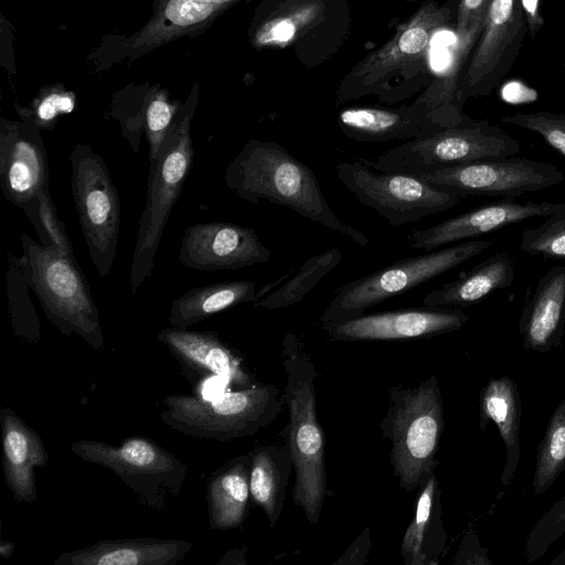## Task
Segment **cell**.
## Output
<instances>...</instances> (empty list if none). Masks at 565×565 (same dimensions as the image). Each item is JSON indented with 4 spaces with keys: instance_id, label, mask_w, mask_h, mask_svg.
I'll list each match as a JSON object with an SVG mask.
<instances>
[{
    "instance_id": "e0dca14e",
    "label": "cell",
    "mask_w": 565,
    "mask_h": 565,
    "mask_svg": "<svg viewBox=\"0 0 565 565\" xmlns=\"http://www.w3.org/2000/svg\"><path fill=\"white\" fill-rule=\"evenodd\" d=\"M157 339L179 363L193 390L204 380L218 376L236 390L255 384L239 354L223 342L216 331L166 328Z\"/></svg>"
},
{
    "instance_id": "d4e9b609",
    "label": "cell",
    "mask_w": 565,
    "mask_h": 565,
    "mask_svg": "<svg viewBox=\"0 0 565 565\" xmlns=\"http://www.w3.org/2000/svg\"><path fill=\"white\" fill-rule=\"evenodd\" d=\"M479 426L483 430L492 420L501 435L507 450V461L501 481L509 486L520 459V427L522 403L518 385L509 376L490 380L480 392Z\"/></svg>"
},
{
    "instance_id": "d590c367",
    "label": "cell",
    "mask_w": 565,
    "mask_h": 565,
    "mask_svg": "<svg viewBox=\"0 0 565 565\" xmlns=\"http://www.w3.org/2000/svg\"><path fill=\"white\" fill-rule=\"evenodd\" d=\"M521 249L531 256L565 258V209L550 216L535 228L522 233Z\"/></svg>"
},
{
    "instance_id": "ffe728a7",
    "label": "cell",
    "mask_w": 565,
    "mask_h": 565,
    "mask_svg": "<svg viewBox=\"0 0 565 565\" xmlns=\"http://www.w3.org/2000/svg\"><path fill=\"white\" fill-rule=\"evenodd\" d=\"M0 425L7 487L17 503L32 504L38 495L35 469L46 466V448L39 434L11 408H1Z\"/></svg>"
},
{
    "instance_id": "e575fe53",
    "label": "cell",
    "mask_w": 565,
    "mask_h": 565,
    "mask_svg": "<svg viewBox=\"0 0 565 565\" xmlns=\"http://www.w3.org/2000/svg\"><path fill=\"white\" fill-rule=\"evenodd\" d=\"M8 259L7 286L11 323L17 335L34 343L40 339V323L29 297V286L23 278L18 257L10 254Z\"/></svg>"
},
{
    "instance_id": "9c48e42d",
    "label": "cell",
    "mask_w": 565,
    "mask_h": 565,
    "mask_svg": "<svg viewBox=\"0 0 565 565\" xmlns=\"http://www.w3.org/2000/svg\"><path fill=\"white\" fill-rule=\"evenodd\" d=\"M81 459L113 471L149 507L162 509L179 495L188 467L170 451L143 437H130L118 445L81 439L71 444Z\"/></svg>"
},
{
    "instance_id": "cb8c5ba5",
    "label": "cell",
    "mask_w": 565,
    "mask_h": 565,
    "mask_svg": "<svg viewBox=\"0 0 565 565\" xmlns=\"http://www.w3.org/2000/svg\"><path fill=\"white\" fill-rule=\"evenodd\" d=\"M441 492L436 473L420 487L414 518L401 544L405 565H437L447 547V533L443 525Z\"/></svg>"
},
{
    "instance_id": "8d00e7d4",
    "label": "cell",
    "mask_w": 565,
    "mask_h": 565,
    "mask_svg": "<svg viewBox=\"0 0 565 565\" xmlns=\"http://www.w3.org/2000/svg\"><path fill=\"white\" fill-rule=\"evenodd\" d=\"M178 113V104L170 103L163 92H154L146 99L145 136L149 147V162L157 158Z\"/></svg>"
},
{
    "instance_id": "6da1fadb",
    "label": "cell",
    "mask_w": 565,
    "mask_h": 565,
    "mask_svg": "<svg viewBox=\"0 0 565 565\" xmlns=\"http://www.w3.org/2000/svg\"><path fill=\"white\" fill-rule=\"evenodd\" d=\"M224 179L233 193L253 204H280L360 246L370 242L333 212L315 172L276 142L249 139L228 163Z\"/></svg>"
},
{
    "instance_id": "bcb514c9",
    "label": "cell",
    "mask_w": 565,
    "mask_h": 565,
    "mask_svg": "<svg viewBox=\"0 0 565 565\" xmlns=\"http://www.w3.org/2000/svg\"><path fill=\"white\" fill-rule=\"evenodd\" d=\"M551 565H565V548L551 562Z\"/></svg>"
},
{
    "instance_id": "f6af8a7d",
    "label": "cell",
    "mask_w": 565,
    "mask_h": 565,
    "mask_svg": "<svg viewBox=\"0 0 565 565\" xmlns=\"http://www.w3.org/2000/svg\"><path fill=\"white\" fill-rule=\"evenodd\" d=\"M14 543L11 541H1L0 543V554L3 558H9L14 551Z\"/></svg>"
},
{
    "instance_id": "d6a6232c",
    "label": "cell",
    "mask_w": 565,
    "mask_h": 565,
    "mask_svg": "<svg viewBox=\"0 0 565 565\" xmlns=\"http://www.w3.org/2000/svg\"><path fill=\"white\" fill-rule=\"evenodd\" d=\"M565 470V398L555 407L537 448L534 493L543 494Z\"/></svg>"
},
{
    "instance_id": "603a6c76",
    "label": "cell",
    "mask_w": 565,
    "mask_h": 565,
    "mask_svg": "<svg viewBox=\"0 0 565 565\" xmlns=\"http://www.w3.org/2000/svg\"><path fill=\"white\" fill-rule=\"evenodd\" d=\"M565 328V267H552L524 306L519 330L526 350L547 352L561 347Z\"/></svg>"
},
{
    "instance_id": "8992f818",
    "label": "cell",
    "mask_w": 565,
    "mask_h": 565,
    "mask_svg": "<svg viewBox=\"0 0 565 565\" xmlns=\"http://www.w3.org/2000/svg\"><path fill=\"white\" fill-rule=\"evenodd\" d=\"M194 100L179 110L157 158L149 162L147 199L140 216L130 267V288L136 294L152 274L154 256L171 211L192 168L194 148L191 120Z\"/></svg>"
},
{
    "instance_id": "3957f363",
    "label": "cell",
    "mask_w": 565,
    "mask_h": 565,
    "mask_svg": "<svg viewBox=\"0 0 565 565\" xmlns=\"http://www.w3.org/2000/svg\"><path fill=\"white\" fill-rule=\"evenodd\" d=\"M444 428V405L436 375L416 387H391L380 429L391 443V466L405 491L423 487L435 473Z\"/></svg>"
},
{
    "instance_id": "ee69618b",
    "label": "cell",
    "mask_w": 565,
    "mask_h": 565,
    "mask_svg": "<svg viewBox=\"0 0 565 565\" xmlns=\"http://www.w3.org/2000/svg\"><path fill=\"white\" fill-rule=\"evenodd\" d=\"M531 39H535L545 21L542 15V0H521Z\"/></svg>"
},
{
    "instance_id": "83f0119b",
    "label": "cell",
    "mask_w": 565,
    "mask_h": 565,
    "mask_svg": "<svg viewBox=\"0 0 565 565\" xmlns=\"http://www.w3.org/2000/svg\"><path fill=\"white\" fill-rule=\"evenodd\" d=\"M250 454L236 457L217 468L207 482V512L211 530L239 527L250 500Z\"/></svg>"
},
{
    "instance_id": "7402d4cb",
    "label": "cell",
    "mask_w": 565,
    "mask_h": 565,
    "mask_svg": "<svg viewBox=\"0 0 565 565\" xmlns=\"http://www.w3.org/2000/svg\"><path fill=\"white\" fill-rule=\"evenodd\" d=\"M338 124L347 137L362 142L413 140L440 128L417 103L399 109L347 107L340 110Z\"/></svg>"
},
{
    "instance_id": "7dc6e473",
    "label": "cell",
    "mask_w": 565,
    "mask_h": 565,
    "mask_svg": "<svg viewBox=\"0 0 565 565\" xmlns=\"http://www.w3.org/2000/svg\"><path fill=\"white\" fill-rule=\"evenodd\" d=\"M407 1H408V2H414V1H416V0H407Z\"/></svg>"
},
{
    "instance_id": "f546056e",
    "label": "cell",
    "mask_w": 565,
    "mask_h": 565,
    "mask_svg": "<svg viewBox=\"0 0 565 565\" xmlns=\"http://www.w3.org/2000/svg\"><path fill=\"white\" fill-rule=\"evenodd\" d=\"M326 11L323 0H281L258 25L253 43L258 47L292 44L318 26Z\"/></svg>"
},
{
    "instance_id": "277c9868",
    "label": "cell",
    "mask_w": 565,
    "mask_h": 565,
    "mask_svg": "<svg viewBox=\"0 0 565 565\" xmlns=\"http://www.w3.org/2000/svg\"><path fill=\"white\" fill-rule=\"evenodd\" d=\"M18 262L46 318L64 335H77L96 350L104 347L98 309L74 256H66L21 235Z\"/></svg>"
},
{
    "instance_id": "f35d334b",
    "label": "cell",
    "mask_w": 565,
    "mask_h": 565,
    "mask_svg": "<svg viewBox=\"0 0 565 565\" xmlns=\"http://www.w3.org/2000/svg\"><path fill=\"white\" fill-rule=\"evenodd\" d=\"M565 534V495L556 501L531 529L525 545L529 563L541 558L551 544Z\"/></svg>"
},
{
    "instance_id": "7c38bea8",
    "label": "cell",
    "mask_w": 565,
    "mask_h": 565,
    "mask_svg": "<svg viewBox=\"0 0 565 565\" xmlns=\"http://www.w3.org/2000/svg\"><path fill=\"white\" fill-rule=\"evenodd\" d=\"M456 8L454 0L444 6L425 2L390 41L356 64L343 81L339 98L383 93L384 83L393 74L425 58L434 34L450 23Z\"/></svg>"
},
{
    "instance_id": "44dd1931",
    "label": "cell",
    "mask_w": 565,
    "mask_h": 565,
    "mask_svg": "<svg viewBox=\"0 0 565 565\" xmlns=\"http://www.w3.org/2000/svg\"><path fill=\"white\" fill-rule=\"evenodd\" d=\"M193 543L179 539L135 537L100 540L65 552L55 565H174L185 558Z\"/></svg>"
},
{
    "instance_id": "9a60e30c",
    "label": "cell",
    "mask_w": 565,
    "mask_h": 565,
    "mask_svg": "<svg viewBox=\"0 0 565 565\" xmlns=\"http://www.w3.org/2000/svg\"><path fill=\"white\" fill-rule=\"evenodd\" d=\"M270 250L255 231L227 222L199 223L182 236L179 262L195 270H228L263 264Z\"/></svg>"
},
{
    "instance_id": "f1b7e54d",
    "label": "cell",
    "mask_w": 565,
    "mask_h": 565,
    "mask_svg": "<svg viewBox=\"0 0 565 565\" xmlns=\"http://www.w3.org/2000/svg\"><path fill=\"white\" fill-rule=\"evenodd\" d=\"M256 300V284L249 280L195 287L172 301L169 322L173 328L188 329L217 312Z\"/></svg>"
},
{
    "instance_id": "4fadbf2b",
    "label": "cell",
    "mask_w": 565,
    "mask_h": 565,
    "mask_svg": "<svg viewBox=\"0 0 565 565\" xmlns=\"http://www.w3.org/2000/svg\"><path fill=\"white\" fill-rule=\"evenodd\" d=\"M527 24L521 0H492L482 31L459 78V96H488L511 71Z\"/></svg>"
},
{
    "instance_id": "d6986e66",
    "label": "cell",
    "mask_w": 565,
    "mask_h": 565,
    "mask_svg": "<svg viewBox=\"0 0 565 565\" xmlns=\"http://www.w3.org/2000/svg\"><path fill=\"white\" fill-rule=\"evenodd\" d=\"M565 209V202L499 201L459 214L425 230L409 233L407 238L413 248L426 252L466 238H476L498 228L532 217H547Z\"/></svg>"
},
{
    "instance_id": "30bf717a",
    "label": "cell",
    "mask_w": 565,
    "mask_h": 565,
    "mask_svg": "<svg viewBox=\"0 0 565 565\" xmlns=\"http://www.w3.org/2000/svg\"><path fill=\"white\" fill-rule=\"evenodd\" d=\"M71 186L90 260L106 277L114 264L120 227V201L103 158L76 143L70 154Z\"/></svg>"
},
{
    "instance_id": "ac0fdd59",
    "label": "cell",
    "mask_w": 565,
    "mask_h": 565,
    "mask_svg": "<svg viewBox=\"0 0 565 565\" xmlns=\"http://www.w3.org/2000/svg\"><path fill=\"white\" fill-rule=\"evenodd\" d=\"M0 185L17 206L49 189V161L40 129L28 122L1 119Z\"/></svg>"
},
{
    "instance_id": "5bb4252c",
    "label": "cell",
    "mask_w": 565,
    "mask_h": 565,
    "mask_svg": "<svg viewBox=\"0 0 565 565\" xmlns=\"http://www.w3.org/2000/svg\"><path fill=\"white\" fill-rule=\"evenodd\" d=\"M427 183L467 195L516 196L559 184L556 166L525 158L499 157L444 168L419 177Z\"/></svg>"
},
{
    "instance_id": "4dcf8cb0",
    "label": "cell",
    "mask_w": 565,
    "mask_h": 565,
    "mask_svg": "<svg viewBox=\"0 0 565 565\" xmlns=\"http://www.w3.org/2000/svg\"><path fill=\"white\" fill-rule=\"evenodd\" d=\"M239 0H161L157 14L141 32L142 44H160L203 26Z\"/></svg>"
},
{
    "instance_id": "1f68e13d",
    "label": "cell",
    "mask_w": 565,
    "mask_h": 565,
    "mask_svg": "<svg viewBox=\"0 0 565 565\" xmlns=\"http://www.w3.org/2000/svg\"><path fill=\"white\" fill-rule=\"evenodd\" d=\"M342 259L339 249L333 248L317 254L302 264L296 275L255 302L256 307L267 310L281 309L300 302L305 296Z\"/></svg>"
},
{
    "instance_id": "836d02e7",
    "label": "cell",
    "mask_w": 565,
    "mask_h": 565,
    "mask_svg": "<svg viewBox=\"0 0 565 565\" xmlns=\"http://www.w3.org/2000/svg\"><path fill=\"white\" fill-rule=\"evenodd\" d=\"M20 209L33 224L40 244L66 256H74L64 223L58 218L49 189L41 190Z\"/></svg>"
},
{
    "instance_id": "ab89813d",
    "label": "cell",
    "mask_w": 565,
    "mask_h": 565,
    "mask_svg": "<svg viewBox=\"0 0 565 565\" xmlns=\"http://www.w3.org/2000/svg\"><path fill=\"white\" fill-rule=\"evenodd\" d=\"M74 107L75 98L72 94L54 90L41 96L31 110H23L20 114L24 122L39 129H53L57 118L72 113Z\"/></svg>"
},
{
    "instance_id": "b9f144b4",
    "label": "cell",
    "mask_w": 565,
    "mask_h": 565,
    "mask_svg": "<svg viewBox=\"0 0 565 565\" xmlns=\"http://www.w3.org/2000/svg\"><path fill=\"white\" fill-rule=\"evenodd\" d=\"M454 563L492 564L487 556V550L480 545L478 536L472 530L465 534Z\"/></svg>"
},
{
    "instance_id": "60d3db41",
    "label": "cell",
    "mask_w": 565,
    "mask_h": 565,
    "mask_svg": "<svg viewBox=\"0 0 565 565\" xmlns=\"http://www.w3.org/2000/svg\"><path fill=\"white\" fill-rule=\"evenodd\" d=\"M492 0H457L456 39L480 35Z\"/></svg>"
},
{
    "instance_id": "5b68a950",
    "label": "cell",
    "mask_w": 565,
    "mask_h": 565,
    "mask_svg": "<svg viewBox=\"0 0 565 565\" xmlns=\"http://www.w3.org/2000/svg\"><path fill=\"white\" fill-rule=\"evenodd\" d=\"M286 405L274 384L256 382L249 387L202 398L195 394L163 398L161 420L186 436L228 441L253 436L268 427Z\"/></svg>"
},
{
    "instance_id": "52a82bcc",
    "label": "cell",
    "mask_w": 565,
    "mask_h": 565,
    "mask_svg": "<svg viewBox=\"0 0 565 565\" xmlns=\"http://www.w3.org/2000/svg\"><path fill=\"white\" fill-rule=\"evenodd\" d=\"M520 150V142L498 125L467 117L460 124L440 127L396 146L373 160H361L377 171L420 177L481 159L511 157Z\"/></svg>"
},
{
    "instance_id": "74e56055",
    "label": "cell",
    "mask_w": 565,
    "mask_h": 565,
    "mask_svg": "<svg viewBox=\"0 0 565 565\" xmlns=\"http://www.w3.org/2000/svg\"><path fill=\"white\" fill-rule=\"evenodd\" d=\"M514 125L540 135L545 142L565 157V115L546 110L515 113L502 117Z\"/></svg>"
},
{
    "instance_id": "ba28073f",
    "label": "cell",
    "mask_w": 565,
    "mask_h": 565,
    "mask_svg": "<svg viewBox=\"0 0 565 565\" xmlns=\"http://www.w3.org/2000/svg\"><path fill=\"white\" fill-rule=\"evenodd\" d=\"M470 239L447 248L399 259L392 265L339 287L321 316L322 323L341 322L399 296L459 266L493 245Z\"/></svg>"
},
{
    "instance_id": "4316f807",
    "label": "cell",
    "mask_w": 565,
    "mask_h": 565,
    "mask_svg": "<svg viewBox=\"0 0 565 565\" xmlns=\"http://www.w3.org/2000/svg\"><path fill=\"white\" fill-rule=\"evenodd\" d=\"M249 491L254 505L265 513L270 527L278 522L294 470L290 448L285 444L263 445L250 452Z\"/></svg>"
},
{
    "instance_id": "7a4b0ae2",
    "label": "cell",
    "mask_w": 565,
    "mask_h": 565,
    "mask_svg": "<svg viewBox=\"0 0 565 565\" xmlns=\"http://www.w3.org/2000/svg\"><path fill=\"white\" fill-rule=\"evenodd\" d=\"M286 374L284 390L289 420L281 435L294 460L292 503L301 508L310 525L320 519L327 495L323 429L318 420L315 363L295 333L282 341Z\"/></svg>"
},
{
    "instance_id": "2e32d148",
    "label": "cell",
    "mask_w": 565,
    "mask_h": 565,
    "mask_svg": "<svg viewBox=\"0 0 565 565\" xmlns=\"http://www.w3.org/2000/svg\"><path fill=\"white\" fill-rule=\"evenodd\" d=\"M469 317L454 308H413L363 313L323 323L333 341H390L428 338L460 329Z\"/></svg>"
},
{
    "instance_id": "7bdbcfd3",
    "label": "cell",
    "mask_w": 565,
    "mask_h": 565,
    "mask_svg": "<svg viewBox=\"0 0 565 565\" xmlns=\"http://www.w3.org/2000/svg\"><path fill=\"white\" fill-rule=\"evenodd\" d=\"M371 548L370 530L365 527L363 532L352 542L342 556L333 564H365Z\"/></svg>"
},
{
    "instance_id": "484cf974",
    "label": "cell",
    "mask_w": 565,
    "mask_h": 565,
    "mask_svg": "<svg viewBox=\"0 0 565 565\" xmlns=\"http://www.w3.org/2000/svg\"><path fill=\"white\" fill-rule=\"evenodd\" d=\"M515 271L513 262L505 253L499 252L462 273L457 279L427 294L424 307L452 308L470 306L490 296L498 289L512 285Z\"/></svg>"
},
{
    "instance_id": "8fae6325",
    "label": "cell",
    "mask_w": 565,
    "mask_h": 565,
    "mask_svg": "<svg viewBox=\"0 0 565 565\" xmlns=\"http://www.w3.org/2000/svg\"><path fill=\"white\" fill-rule=\"evenodd\" d=\"M335 171L360 203L375 210L394 227L446 211L462 199L419 177L374 170L361 159L342 161Z\"/></svg>"
}]
</instances>
